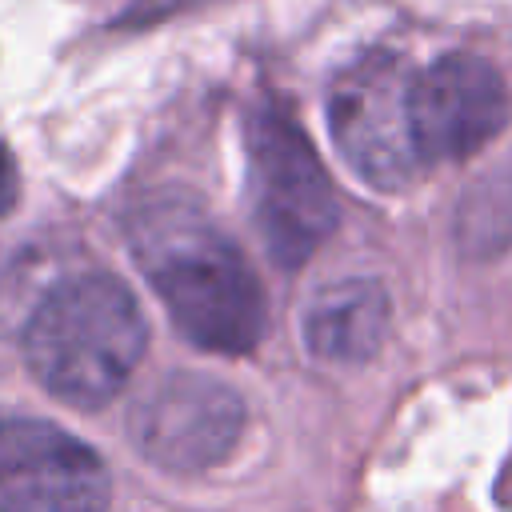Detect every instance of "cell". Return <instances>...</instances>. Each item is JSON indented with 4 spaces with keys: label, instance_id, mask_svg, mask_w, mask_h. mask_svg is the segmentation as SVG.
Here are the masks:
<instances>
[{
    "label": "cell",
    "instance_id": "obj_1",
    "mask_svg": "<svg viewBox=\"0 0 512 512\" xmlns=\"http://www.w3.org/2000/svg\"><path fill=\"white\" fill-rule=\"evenodd\" d=\"M128 244L184 340L216 356H244L260 344L264 284L192 196L144 200L128 220Z\"/></svg>",
    "mask_w": 512,
    "mask_h": 512
},
{
    "label": "cell",
    "instance_id": "obj_2",
    "mask_svg": "<svg viewBox=\"0 0 512 512\" xmlns=\"http://www.w3.org/2000/svg\"><path fill=\"white\" fill-rule=\"evenodd\" d=\"M144 348V312L108 272H80L56 284L24 332V360L32 376L76 408H104L116 400Z\"/></svg>",
    "mask_w": 512,
    "mask_h": 512
},
{
    "label": "cell",
    "instance_id": "obj_3",
    "mask_svg": "<svg viewBox=\"0 0 512 512\" xmlns=\"http://www.w3.org/2000/svg\"><path fill=\"white\" fill-rule=\"evenodd\" d=\"M248 172L252 220L268 256L280 268H300L328 240L340 212L316 148L280 108L248 116Z\"/></svg>",
    "mask_w": 512,
    "mask_h": 512
},
{
    "label": "cell",
    "instance_id": "obj_4",
    "mask_svg": "<svg viewBox=\"0 0 512 512\" xmlns=\"http://www.w3.org/2000/svg\"><path fill=\"white\" fill-rule=\"evenodd\" d=\"M412 76L404 60L372 52L344 68L328 92V132L344 164L380 192L404 188L424 168L408 108Z\"/></svg>",
    "mask_w": 512,
    "mask_h": 512
},
{
    "label": "cell",
    "instance_id": "obj_5",
    "mask_svg": "<svg viewBox=\"0 0 512 512\" xmlns=\"http://www.w3.org/2000/svg\"><path fill=\"white\" fill-rule=\"evenodd\" d=\"M244 428L240 396L204 372L160 376L132 408L128 432L136 448L168 472H204L220 464Z\"/></svg>",
    "mask_w": 512,
    "mask_h": 512
},
{
    "label": "cell",
    "instance_id": "obj_6",
    "mask_svg": "<svg viewBox=\"0 0 512 512\" xmlns=\"http://www.w3.org/2000/svg\"><path fill=\"white\" fill-rule=\"evenodd\" d=\"M104 460L52 420H0V512H104Z\"/></svg>",
    "mask_w": 512,
    "mask_h": 512
},
{
    "label": "cell",
    "instance_id": "obj_7",
    "mask_svg": "<svg viewBox=\"0 0 512 512\" xmlns=\"http://www.w3.org/2000/svg\"><path fill=\"white\" fill-rule=\"evenodd\" d=\"M412 136L424 164H452L480 152L508 124L500 72L472 52H448L412 76Z\"/></svg>",
    "mask_w": 512,
    "mask_h": 512
},
{
    "label": "cell",
    "instance_id": "obj_8",
    "mask_svg": "<svg viewBox=\"0 0 512 512\" xmlns=\"http://www.w3.org/2000/svg\"><path fill=\"white\" fill-rule=\"evenodd\" d=\"M388 292L372 276H344L324 284L304 308V344L328 364H364L388 336Z\"/></svg>",
    "mask_w": 512,
    "mask_h": 512
},
{
    "label": "cell",
    "instance_id": "obj_9",
    "mask_svg": "<svg viewBox=\"0 0 512 512\" xmlns=\"http://www.w3.org/2000/svg\"><path fill=\"white\" fill-rule=\"evenodd\" d=\"M16 192H20V176H16V160L12 152L0 144V216L16 204Z\"/></svg>",
    "mask_w": 512,
    "mask_h": 512
}]
</instances>
